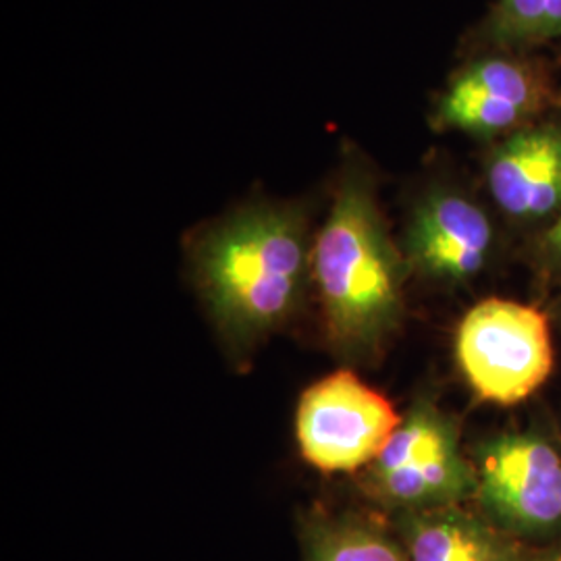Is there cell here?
Returning a JSON list of instances; mask_svg holds the SVG:
<instances>
[{"label": "cell", "instance_id": "6da1fadb", "mask_svg": "<svg viewBox=\"0 0 561 561\" xmlns=\"http://www.w3.org/2000/svg\"><path fill=\"white\" fill-rule=\"evenodd\" d=\"M204 298L222 333L252 343L296 310L312 243L294 206L252 204L202 236L194 252Z\"/></svg>", "mask_w": 561, "mask_h": 561}, {"label": "cell", "instance_id": "7a4b0ae2", "mask_svg": "<svg viewBox=\"0 0 561 561\" xmlns=\"http://www.w3.org/2000/svg\"><path fill=\"white\" fill-rule=\"evenodd\" d=\"M312 277L327 335L345 356L373 350L401 308L400 256L387 236L370 183L343 173L329 219L312 243Z\"/></svg>", "mask_w": 561, "mask_h": 561}, {"label": "cell", "instance_id": "3957f363", "mask_svg": "<svg viewBox=\"0 0 561 561\" xmlns=\"http://www.w3.org/2000/svg\"><path fill=\"white\" fill-rule=\"evenodd\" d=\"M461 373L481 400L514 405L533 396L553 368L549 322L537 308L491 298L458 329Z\"/></svg>", "mask_w": 561, "mask_h": 561}, {"label": "cell", "instance_id": "277c9868", "mask_svg": "<svg viewBox=\"0 0 561 561\" xmlns=\"http://www.w3.org/2000/svg\"><path fill=\"white\" fill-rule=\"evenodd\" d=\"M477 470L461 458L456 426L422 401L368 470L370 493L403 514L458 505L477 493Z\"/></svg>", "mask_w": 561, "mask_h": 561}, {"label": "cell", "instance_id": "5b68a950", "mask_svg": "<svg viewBox=\"0 0 561 561\" xmlns=\"http://www.w3.org/2000/svg\"><path fill=\"white\" fill-rule=\"evenodd\" d=\"M401 421L391 401L356 375L340 370L301 398V456L322 472H354L381 456Z\"/></svg>", "mask_w": 561, "mask_h": 561}, {"label": "cell", "instance_id": "8992f818", "mask_svg": "<svg viewBox=\"0 0 561 561\" xmlns=\"http://www.w3.org/2000/svg\"><path fill=\"white\" fill-rule=\"evenodd\" d=\"M477 481L489 520L512 537L561 528V458L549 443L528 435L486 443Z\"/></svg>", "mask_w": 561, "mask_h": 561}, {"label": "cell", "instance_id": "52a82bcc", "mask_svg": "<svg viewBox=\"0 0 561 561\" xmlns=\"http://www.w3.org/2000/svg\"><path fill=\"white\" fill-rule=\"evenodd\" d=\"M493 229L477 204L451 192H435L414 210L408 256L424 275L463 280L484 266Z\"/></svg>", "mask_w": 561, "mask_h": 561}, {"label": "cell", "instance_id": "ba28073f", "mask_svg": "<svg viewBox=\"0 0 561 561\" xmlns=\"http://www.w3.org/2000/svg\"><path fill=\"white\" fill-rule=\"evenodd\" d=\"M539 101L533 76L518 62L486 59L463 69L449 83L437 108L447 129L491 136L528 117Z\"/></svg>", "mask_w": 561, "mask_h": 561}, {"label": "cell", "instance_id": "9c48e42d", "mask_svg": "<svg viewBox=\"0 0 561 561\" xmlns=\"http://www.w3.org/2000/svg\"><path fill=\"white\" fill-rule=\"evenodd\" d=\"M489 187L505 213L535 219L561 204V131L539 127L516 134L489 162Z\"/></svg>", "mask_w": 561, "mask_h": 561}, {"label": "cell", "instance_id": "30bf717a", "mask_svg": "<svg viewBox=\"0 0 561 561\" xmlns=\"http://www.w3.org/2000/svg\"><path fill=\"white\" fill-rule=\"evenodd\" d=\"M400 537L410 561H526L516 537L458 505L403 514Z\"/></svg>", "mask_w": 561, "mask_h": 561}, {"label": "cell", "instance_id": "8fae6325", "mask_svg": "<svg viewBox=\"0 0 561 561\" xmlns=\"http://www.w3.org/2000/svg\"><path fill=\"white\" fill-rule=\"evenodd\" d=\"M304 542L308 561H410L401 541L360 516L310 514Z\"/></svg>", "mask_w": 561, "mask_h": 561}, {"label": "cell", "instance_id": "7c38bea8", "mask_svg": "<svg viewBox=\"0 0 561 561\" xmlns=\"http://www.w3.org/2000/svg\"><path fill=\"white\" fill-rule=\"evenodd\" d=\"M493 38L524 44L561 34V0H500L493 15Z\"/></svg>", "mask_w": 561, "mask_h": 561}, {"label": "cell", "instance_id": "4fadbf2b", "mask_svg": "<svg viewBox=\"0 0 561 561\" xmlns=\"http://www.w3.org/2000/svg\"><path fill=\"white\" fill-rule=\"evenodd\" d=\"M549 243L553 245V250L561 256V215L558 222L553 225V229L549 231Z\"/></svg>", "mask_w": 561, "mask_h": 561}, {"label": "cell", "instance_id": "5bb4252c", "mask_svg": "<svg viewBox=\"0 0 561 561\" xmlns=\"http://www.w3.org/2000/svg\"><path fill=\"white\" fill-rule=\"evenodd\" d=\"M526 561H561V542L558 547H553V549H549V551H545L542 556H537V558H526Z\"/></svg>", "mask_w": 561, "mask_h": 561}]
</instances>
